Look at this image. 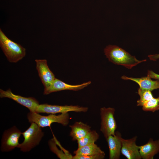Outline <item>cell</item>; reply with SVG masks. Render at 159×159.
<instances>
[{"label": "cell", "instance_id": "6", "mask_svg": "<svg viewBox=\"0 0 159 159\" xmlns=\"http://www.w3.org/2000/svg\"><path fill=\"white\" fill-rule=\"evenodd\" d=\"M88 110L87 107L78 105L61 106L43 104L38 105L35 112L38 113H44L55 114L57 113H67L70 111L86 112Z\"/></svg>", "mask_w": 159, "mask_h": 159}, {"label": "cell", "instance_id": "7", "mask_svg": "<svg viewBox=\"0 0 159 159\" xmlns=\"http://www.w3.org/2000/svg\"><path fill=\"white\" fill-rule=\"evenodd\" d=\"M22 132L15 126L5 130L2 136L1 147L2 152L11 151L18 148L19 140Z\"/></svg>", "mask_w": 159, "mask_h": 159}, {"label": "cell", "instance_id": "14", "mask_svg": "<svg viewBox=\"0 0 159 159\" xmlns=\"http://www.w3.org/2000/svg\"><path fill=\"white\" fill-rule=\"evenodd\" d=\"M121 78L124 80H130L137 83L139 87L151 91L159 89V80H153L148 76L140 78L128 77L123 75Z\"/></svg>", "mask_w": 159, "mask_h": 159}, {"label": "cell", "instance_id": "9", "mask_svg": "<svg viewBox=\"0 0 159 159\" xmlns=\"http://www.w3.org/2000/svg\"><path fill=\"white\" fill-rule=\"evenodd\" d=\"M137 136L128 139L122 138L121 153L127 159H140L139 146L136 143Z\"/></svg>", "mask_w": 159, "mask_h": 159}, {"label": "cell", "instance_id": "17", "mask_svg": "<svg viewBox=\"0 0 159 159\" xmlns=\"http://www.w3.org/2000/svg\"><path fill=\"white\" fill-rule=\"evenodd\" d=\"M99 135L95 130H91L85 137L77 141L78 148L95 143L99 138Z\"/></svg>", "mask_w": 159, "mask_h": 159}, {"label": "cell", "instance_id": "11", "mask_svg": "<svg viewBox=\"0 0 159 159\" xmlns=\"http://www.w3.org/2000/svg\"><path fill=\"white\" fill-rule=\"evenodd\" d=\"M91 83V81H90L80 85H72L55 78L49 87L44 89L43 93L44 95H46L52 92L63 90L77 91L87 87Z\"/></svg>", "mask_w": 159, "mask_h": 159}, {"label": "cell", "instance_id": "15", "mask_svg": "<svg viewBox=\"0 0 159 159\" xmlns=\"http://www.w3.org/2000/svg\"><path fill=\"white\" fill-rule=\"evenodd\" d=\"M69 126L71 129L69 135L73 141L82 138L91 130L90 126L81 122H75Z\"/></svg>", "mask_w": 159, "mask_h": 159}, {"label": "cell", "instance_id": "18", "mask_svg": "<svg viewBox=\"0 0 159 159\" xmlns=\"http://www.w3.org/2000/svg\"><path fill=\"white\" fill-rule=\"evenodd\" d=\"M138 93L140 98L137 102V106L143 107L148 102L154 97L151 91L139 87L138 89Z\"/></svg>", "mask_w": 159, "mask_h": 159}, {"label": "cell", "instance_id": "4", "mask_svg": "<svg viewBox=\"0 0 159 159\" xmlns=\"http://www.w3.org/2000/svg\"><path fill=\"white\" fill-rule=\"evenodd\" d=\"M24 140L20 144L18 148L23 152L30 151L32 149L38 145L44 135L41 127L36 123L32 122L29 128L22 132Z\"/></svg>", "mask_w": 159, "mask_h": 159}, {"label": "cell", "instance_id": "24", "mask_svg": "<svg viewBox=\"0 0 159 159\" xmlns=\"http://www.w3.org/2000/svg\"></svg>", "mask_w": 159, "mask_h": 159}, {"label": "cell", "instance_id": "23", "mask_svg": "<svg viewBox=\"0 0 159 159\" xmlns=\"http://www.w3.org/2000/svg\"><path fill=\"white\" fill-rule=\"evenodd\" d=\"M150 59L151 61H156L159 59V54H150L148 56Z\"/></svg>", "mask_w": 159, "mask_h": 159}, {"label": "cell", "instance_id": "13", "mask_svg": "<svg viewBox=\"0 0 159 159\" xmlns=\"http://www.w3.org/2000/svg\"><path fill=\"white\" fill-rule=\"evenodd\" d=\"M139 149L141 158L153 159L159 152V139L154 140L150 138L145 144L139 146Z\"/></svg>", "mask_w": 159, "mask_h": 159}, {"label": "cell", "instance_id": "22", "mask_svg": "<svg viewBox=\"0 0 159 159\" xmlns=\"http://www.w3.org/2000/svg\"><path fill=\"white\" fill-rule=\"evenodd\" d=\"M147 76L151 78L159 80V74L155 73L152 70H148Z\"/></svg>", "mask_w": 159, "mask_h": 159}, {"label": "cell", "instance_id": "20", "mask_svg": "<svg viewBox=\"0 0 159 159\" xmlns=\"http://www.w3.org/2000/svg\"><path fill=\"white\" fill-rule=\"evenodd\" d=\"M56 142L54 138L50 140L49 144L51 151L56 154L58 157L60 159H72L73 156L70 154H67L63 153L62 151L59 150L56 145Z\"/></svg>", "mask_w": 159, "mask_h": 159}, {"label": "cell", "instance_id": "12", "mask_svg": "<svg viewBox=\"0 0 159 159\" xmlns=\"http://www.w3.org/2000/svg\"><path fill=\"white\" fill-rule=\"evenodd\" d=\"M122 138L120 133L117 131L115 135L109 136L106 139L109 148L110 159H119L120 158L122 147Z\"/></svg>", "mask_w": 159, "mask_h": 159}, {"label": "cell", "instance_id": "1", "mask_svg": "<svg viewBox=\"0 0 159 159\" xmlns=\"http://www.w3.org/2000/svg\"><path fill=\"white\" fill-rule=\"evenodd\" d=\"M104 52L109 61L115 64L131 69L146 59L139 60L123 49L115 45H109L104 49Z\"/></svg>", "mask_w": 159, "mask_h": 159}, {"label": "cell", "instance_id": "16", "mask_svg": "<svg viewBox=\"0 0 159 159\" xmlns=\"http://www.w3.org/2000/svg\"><path fill=\"white\" fill-rule=\"evenodd\" d=\"M73 153L76 156H87L97 154L105 153L95 143L78 148Z\"/></svg>", "mask_w": 159, "mask_h": 159}, {"label": "cell", "instance_id": "8", "mask_svg": "<svg viewBox=\"0 0 159 159\" xmlns=\"http://www.w3.org/2000/svg\"><path fill=\"white\" fill-rule=\"evenodd\" d=\"M1 98L6 97L12 99L17 103L28 108L30 112H35L36 109L39 105L38 101L35 98L25 97L14 94L9 89L6 91L0 89Z\"/></svg>", "mask_w": 159, "mask_h": 159}, {"label": "cell", "instance_id": "3", "mask_svg": "<svg viewBox=\"0 0 159 159\" xmlns=\"http://www.w3.org/2000/svg\"><path fill=\"white\" fill-rule=\"evenodd\" d=\"M27 119L29 122L36 123L41 127H50L53 123L57 122L66 126L69 123V116L67 113H61L56 115L50 114L47 116H43L35 112H30L27 115Z\"/></svg>", "mask_w": 159, "mask_h": 159}, {"label": "cell", "instance_id": "19", "mask_svg": "<svg viewBox=\"0 0 159 159\" xmlns=\"http://www.w3.org/2000/svg\"><path fill=\"white\" fill-rule=\"evenodd\" d=\"M144 111L154 112L159 110V96L157 98L153 97L143 107Z\"/></svg>", "mask_w": 159, "mask_h": 159}, {"label": "cell", "instance_id": "10", "mask_svg": "<svg viewBox=\"0 0 159 159\" xmlns=\"http://www.w3.org/2000/svg\"><path fill=\"white\" fill-rule=\"evenodd\" d=\"M35 61L39 75L44 89L46 88L51 85L56 78L54 75L49 69L46 59H36Z\"/></svg>", "mask_w": 159, "mask_h": 159}, {"label": "cell", "instance_id": "21", "mask_svg": "<svg viewBox=\"0 0 159 159\" xmlns=\"http://www.w3.org/2000/svg\"><path fill=\"white\" fill-rule=\"evenodd\" d=\"M105 153L97 154L87 156H73L72 159H103L105 158Z\"/></svg>", "mask_w": 159, "mask_h": 159}, {"label": "cell", "instance_id": "5", "mask_svg": "<svg viewBox=\"0 0 159 159\" xmlns=\"http://www.w3.org/2000/svg\"><path fill=\"white\" fill-rule=\"evenodd\" d=\"M115 110L114 108L110 107H103L100 109V130L106 140L109 136L115 134L117 127L114 117Z\"/></svg>", "mask_w": 159, "mask_h": 159}, {"label": "cell", "instance_id": "2", "mask_svg": "<svg viewBox=\"0 0 159 159\" xmlns=\"http://www.w3.org/2000/svg\"><path fill=\"white\" fill-rule=\"evenodd\" d=\"M0 47L7 60L10 62H17L25 56V49L20 44L9 39L1 29Z\"/></svg>", "mask_w": 159, "mask_h": 159}]
</instances>
